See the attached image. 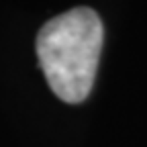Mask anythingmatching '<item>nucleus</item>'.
<instances>
[{
	"instance_id": "nucleus-1",
	"label": "nucleus",
	"mask_w": 147,
	"mask_h": 147,
	"mask_svg": "<svg viewBox=\"0 0 147 147\" xmlns=\"http://www.w3.org/2000/svg\"><path fill=\"white\" fill-rule=\"evenodd\" d=\"M104 39L100 16L78 6L47 21L37 35V57L55 96L67 104L88 98Z\"/></svg>"
}]
</instances>
